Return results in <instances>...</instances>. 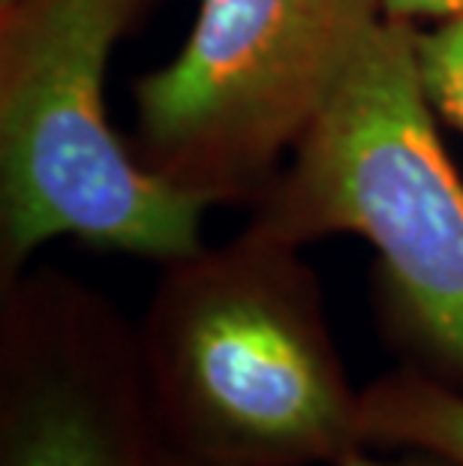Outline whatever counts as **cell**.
<instances>
[{
	"instance_id": "6da1fadb",
	"label": "cell",
	"mask_w": 463,
	"mask_h": 466,
	"mask_svg": "<svg viewBox=\"0 0 463 466\" xmlns=\"http://www.w3.org/2000/svg\"><path fill=\"white\" fill-rule=\"evenodd\" d=\"M136 343L163 449L205 466H340L367 451L304 247L247 220L160 265Z\"/></svg>"
},
{
	"instance_id": "7a4b0ae2",
	"label": "cell",
	"mask_w": 463,
	"mask_h": 466,
	"mask_svg": "<svg viewBox=\"0 0 463 466\" xmlns=\"http://www.w3.org/2000/svg\"><path fill=\"white\" fill-rule=\"evenodd\" d=\"M250 220L301 247L370 244L382 343L398 367L463 394V177L418 87L412 25L382 18Z\"/></svg>"
},
{
	"instance_id": "3957f363",
	"label": "cell",
	"mask_w": 463,
	"mask_h": 466,
	"mask_svg": "<svg viewBox=\"0 0 463 466\" xmlns=\"http://www.w3.org/2000/svg\"><path fill=\"white\" fill-rule=\"evenodd\" d=\"M154 4H0V286L61 238L156 265L205 244L214 205L154 175L108 117V64Z\"/></svg>"
},
{
	"instance_id": "277c9868",
	"label": "cell",
	"mask_w": 463,
	"mask_h": 466,
	"mask_svg": "<svg viewBox=\"0 0 463 466\" xmlns=\"http://www.w3.org/2000/svg\"><path fill=\"white\" fill-rule=\"evenodd\" d=\"M379 25V0H199L178 52L130 85L136 154L208 205L250 208Z\"/></svg>"
},
{
	"instance_id": "5b68a950",
	"label": "cell",
	"mask_w": 463,
	"mask_h": 466,
	"mask_svg": "<svg viewBox=\"0 0 463 466\" xmlns=\"http://www.w3.org/2000/svg\"><path fill=\"white\" fill-rule=\"evenodd\" d=\"M136 322L31 265L0 286V466H163Z\"/></svg>"
},
{
	"instance_id": "8992f818",
	"label": "cell",
	"mask_w": 463,
	"mask_h": 466,
	"mask_svg": "<svg viewBox=\"0 0 463 466\" xmlns=\"http://www.w3.org/2000/svg\"><path fill=\"white\" fill-rule=\"evenodd\" d=\"M361 428L377 451L428 449L463 466V394L407 367L361 389Z\"/></svg>"
},
{
	"instance_id": "52a82bcc",
	"label": "cell",
	"mask_w": 463,
	"mask_h": 466,
	"mask_svg": "<svg viewBox=\"0 0 463 466\" xmlns=\"http://www.w3.org/2000/svg\"><path fill=\"white\" fill-rule=\"evenodd\" d=\"M412 64L437 121L463 133V13L412 27Z\"/></svg>"
},
{
	"instance_id": "ba28073f",
	"label": "cell",
	"mask_w": 463,
	"mask_h": 466,
	"mask_svg": "<svg viewBox=\"0 0 463 466\" xmlns=\"http://www.w3.org/2000/svg\"><path fill=\"white\" fill-rule=\"evenodd\" d=\"M163 466H205V463H193L184 461L178 454H163ZM340 466H460L458 461L446 458V454L428 451V449H398V451H358L352 454L349 461H343Z\"/></svg>"
},
{
	"instance_id": "9c48e42d",
	"label": "cell",
	"mask_w": 463,
	"mask_h": 466,
	"mask_svg": "<svg viewBox=\"0 0 463 466\" xmlns=\"http://www.w3.org/2000/svg\"><path fill=\"white\" fill-rule=\"evenodd\" d=\"M379 6L382 18L412 27L437 25L463 13V0H379Z\"/></svg>"
},
{
	"instance_id": "30bf717a",
	"label": "cell",
	"mask_w": 463,
	"mask_h": 466,
	"mask_svg": "<svg viewBox=\"0 0 463 466\" xmlns=\"http://www.w3.org/2000/svg\"><path fill=\"white\" fill-rule=\"evenodd\" d=\"M0 4H13V0H0Z\"/></svg>"
}]
</instances>
